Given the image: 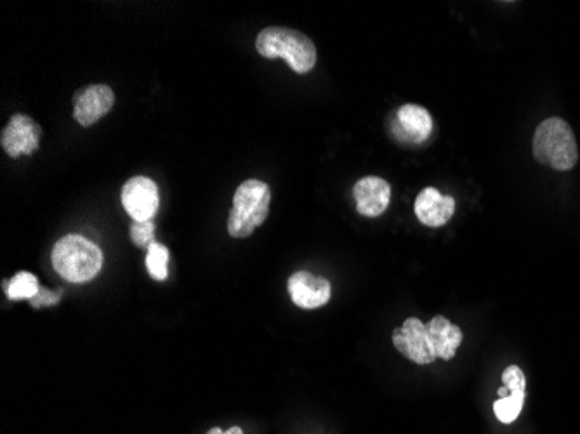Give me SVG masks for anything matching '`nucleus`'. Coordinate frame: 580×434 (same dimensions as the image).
I'll return each mask as SVG.
<instances>
[{"mask_svg": "<svg viewBox=\"0 0 580 434\" xmlns=\"http://www.w3.org/2000/svg\"><path fill=\"white\" fill-rule=\"evenodd\" d=\"M256 49L268 60L284 58L285 63L299 75L311 72L317 65L315 44L304 33L290 28H266L256 39Z\"/></svg>", "mask_w": 580, "mask_h": 434, "instance_id": "1", "label": "nucleus"}, {"mask_svg": "<svg viewBox=\"0 0 580 434\" xmlns=\"http://www.w3.org/2000/svg\"><path fill=\"white\" fill-rule=\"evenodd\" d=\"M534 157L539 164L554 171H570L579 162V148L572 127L567 120L549 117L535 129Z\"/></svg>", "mask_w": 580, "mask_h": 434, "instance_id": "2", "label": "nucleus"}, {"mask_svg": "<svg viewBox=\"0 0 580 434\" xmlns=\"http://www.w3.org/2000/svg\"><path fill=\"white\" fill-rule=\"evenodd\" d=\"M54 270L61 277L73 283H84L93 280L103 266V254L98 245L80 237L66 235L53 249Z\"/></svg>", "mask_w": 580, "mask_h": 434, "instance_id": "3", "label": "nucleus"}, {"mask_svg": "<svg viewBox=\"0 0 580 434\" xmlns=\"http://www.w3.org/2000/svg\"><path fill=\"white\" fill-rule=\"evenodd\" d=\"M270 186L249 179L238 186L233 197V209L228 217V233L233 238L251 237L270 214Z\"/></svg>", "mask_w": 580, "mask_h": 434, "instance_id": "4", "label": "nucleus"}, {"mask_svg": "<svg viewBox=\"0 0 580 434\" xmlns=\"http://www.w3.org/2000/svg\"><path fill=\"white\" fill-rule=\"evenodd\" d=\"M389 131L400 143L421 145L433 131L431 113L419 105H403L396 110L395 117L389 122Z\"/></svg>", "mask_w": 580, "mask_h": 434, "instance_id": "5", "label": "nucleus"}, {"mask_svg": "<svg viewBox=\"0 0 580 434\" xmlns=\"http://www.w3.org/2000/svg\"><path fill=\"white\" fill-rule=\"evenodd\" d=\"M393 344L410 362L417 365H429L436 360L435 351L431 348L428 327L419 318H409L393 332Z\"/></svg>", "mask_w": 580, "mask_h": 434, "instance_id": "6", "label": "nucleus"}, {"mask_svg": "<svg viewBox=\"0 0 580 434\" xmlns=\"http://www.w3.org/2000/svg\"><path fill=\"white\" fill-rule=\"evenodd\" d=\"M122 205L134 221H152L159 211V188L152 179L136 176L122 188Z\"/></svg>", "mask_w": 580, "mask_h": 434, "instance_id": "7", "label": "nucleus"}, {"mask_svg": "<svg viewBox=\"0 0 580 434\" xmlns=\"http://www.w3.org/2000/svg\"><path fill=\"white\" fill-rule=\"evenodd\" d=\"M40 136V125L28 115L18 113L7 122L0 136V143L9 157L18 158L32 155L39 148Z\"/></svg>", "mask_w": 580, "mask_h": 434, "instance_id": "8", "label": "nucleus"}, {"mask_svg": "<svg viewBox=\"0 0 580 434\" xmlns=\"http://www.w3.org/2000/svg\"><path fill=\"white\" fill-rule=\"evenodd\" d=\"M292 303L303 310H317L329 303L332 296V285L329 280L317 277L310 271H296L287 282Z\"/></svg>", "mask_w": 580, "mask_h": 434, "instance_id": "9", "label": "nucleus"}, {"mask_svg": "<svg viewBox=\"0 0 580 434\" xmlns=\"http://www.w3.org/2000/svg\"><path fill=\"white\" fill-rule=\"evenodd\" d=\"M115 94L108 86H89L75 94L73 117L80 125H93L112 110Z\"/></svg>", "mask_w": 580, "mask_h": 434, "instance_id": "10", "label": "nucleus"}, {"mask_svg": "<svg viewBox=\"0 0 580 434\" xmlns=\"http://www.w3.org/2000/svg\"><path fill=\"white\" fill-rule=\"evenodd\" d=\"M414 212L424 226L442 228L455 214V198L428 186L417 195Z\"/></svg>", "mask_w": 580, "mask_h": 434, "instance_id": "11", "label": "nucleus"}, {"mask_svg": "<svg viewBox=\"0 0 580 434\" xmlns=\"http://www.w3.org/2000/svg\"><path fill=\"white\" fill-rule=\"evenodd\" d=\"M356 211L365 217H379L388 209L391 200V186L388 181L376 176H367L353 188Z\"/></svg>", "mask_w": 580, "mask_h": 434, "instance_id": "12", "label": "nucleus"}, {"mask_svg": "<svg viewBox=\"0 0 580 434\" xmlns=\"http://www.w3.org/2000/svg\"><path fill=\"white\" fill-rule=\"evenodd\" d=\"M426 327H428L429 342L435 351L436 358L452 360L464 339L462 330L442 315L435 316Z\"/></svg>", "mask_w": 580, "mask_h": 434, "instance_id": "13", "label": "nucleus"}, {"mask_svg": "<svg viewBox=\"0 0 580 434\" xmlns=\"http://www.w3.org/2000/svg\"><path fill=\"white\" fill-rule=\"evenodd\" d=\"M525 396L527 391H516V393H509L504 398H499L494 403V414L502 424H511L520 417L521 410H523V403H525Z\"/></svg>", "mask_w": 580, "mask_h": 434, "instance_id": "14", "label": "nucleus"}, {"mask_svg": "<svg viewBox=\"0 0 580 434\" xmlns=\"http://www.w3.org/2000/svg\"><path fill=\"white\" fill-rule=\"evenodd\" d=\"M7 297L13 301H21V299H33L39 292V282L37 278L33 277L32 273L28 271H21L11 282H6Z\"/></svg>", "mask_w": 580, "mask_h": 434, "instance_id": "15", "label": "nucleus"}, {"mask_svg": "<svg viewBox=\"0 0 580 434\" xmlns=\"http://www.w3.org/2000/svg\"><path fill=\"white\" fill-rule=\"evenodd\" d=\"M167 263H169V249L165 245L153 242L148 247V254H146V268L152 278L164 282L167 280Z\"/></svg>", "mask_w": 580, "mask_h": 434, "instance_id": "16", "label": "nucleus"}, {"mask_svg": "<svg viewBox=\"0 0 580 434\" xmlns=\"http://www.w3.org/2000/svg\"><path fill=\"white\" fill-rule=\"evenodd\" d=\"M132 244L138 247H150L155 242V224L153 221H134L131 226Z\"/></svg>", "mask_w": 580, "mask_h": 434, "instance_id": "17", "label": "nucleus"}, {"mask_svg": "<svg viewBox=\"0 0 580 434\" xmlns=\"http://www.w3.org/2000/svg\"><path fill=\"white\" fill-rule=\"evenodd\" d=\"M502 384L509 389V393L516 391H527V379L520 367L509 365L508 369L502 372Z\"/></svg>", "mask_w": 580, "mask_h": 434, "instance_id": "18", "label": "nucleus"}, {"mask_svg": "<svg viewBox=\"0 0 580 434\" xmlns=\"http://www.w3.org/2000/svg\"><path fill=\"white\" fill-rule=\"evenodd\" d=\"M61 292L54 294L51 290L40 289L37 296L30 299V303L35 308H42V306H53V304L60 303Z\"/></svg>", "mask_w": 580, "mask_h": 434, "instance_id": "19", "label": "nucleus"}, {"mask_svg": "<svg viewBox=\"0 0 580 434\" xmlns=\"http://www.w3.org/2000/svg\"><path fill=\"white\" fill-rule=\"evenodd\" d=\"M207 434H244V431L240 428H231L228 431H223V429L212 428Z\"/></svg>", "mask_w": 580, "mask_h": 434, "instance_id": "20", "label": "nucleus"}]
</instances>
